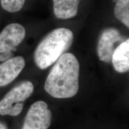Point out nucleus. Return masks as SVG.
Here are the masks:
<instances>
[{
	"instance_id": "7",
	"label": "nucleus",
	"mask_w": 129,
	"mask_h": 129,
	"mask_svg": "<svg viewBox=\"0 0 129 129\" xmlns=\"http://www.w3.org/2000/svg\"><path fill=\"white\" fill-rule=\"evenodd\" d=\"M25 66L22 56L11 57L0 64V87L6 86L20 74Z\"/></svg>"
},
{
	"instance_id": "5",
	"label": "nucleus",
	"mask_w": 129,
	"mask_h": 129,
	"mask_svg": "<svg viewBox=\"0 0 129 129\" xmlns=\"http://www.w3.org/2000/svg\"><path fill=\"white\" fill-rule=\"evenodd\" d=\"M52 114L44 101H39L30 106L22 129H48L51 124Z\"/></svg>"
},
{
	"instance_id": "9",
	"label": "nucleus",
	"mask_w": 129,
	"mask_h": 129,
	"mask_svg": "<svg viewBox=\"0 0 129 129\" xmlns=\"http://www.w3.org/2000/svg\"><path fill=\"white\" fill-rule=\"evenodd\" d=\"M53 10L57 18L68 19L75 17L78 13L81 0H53Z\"/></svg>"
},
{
	"instance_id": "1",
	"label": "nucleus",
	"mask_w": 129,
	"mask_h": 129,
	"mask_svg": "<svg viewBox=\"0 0 129 129\" xmlns=\"http://www.w3.org/2000/svg\"><path fill=\"white\" fill-rule=\"evenodd\" d=\"M79 75L80 63L76 57L72 53H64L55 62L47 77L44 89L53 98H72L78 91Z\"/></svg>"
},
{
	"instance_id": "3",
	"label": "nucleus",
	"mask_w": 129,
	"mask_h": 129,
	"mask_svg": "<svg viewBox=\"0 0 129 129\" xmlns=\"http://www.w3.org/2000/svg\"><path fill=\"white\" fill-rule=\"evenodd\" d=\"M33 91V84L29 81L16 85L0 101V115H19L23 110L24 102Z\"/></svg>"
},
{
	"instance_id": "11",
	"label": "nucleus",
	"mask_w": 129,
	"mask_h": 129,
	"mask_svg": "<svg viewBox=\"0 0 129 129\" xmlns=\"http://www.w3.org/2000/svg\"><path fill=\"white\" fill-rule=\"evenodd\" d=\"M26 0H1V5L5 10L10 13H16L23 7Z\"/></svg>"
},
{
	"instance_id": "8",
	"label": "nucleus",
	"mask_w": 129,
	"mask_h": 129,
	"mask_svg": "<svg viewBox=\"0 0 129 129\" xmlns=\"http://www.w3.org/2000/svg\"><path fill=\"white\" fill-rule=\"evenodd\" d=\"M129 40L122 42L115 48L112 56V64L118 72L124 73L129 69Z\"/></svg>"
},
{
	"instance_id": "2",
	"label": "nucleus",
	"mask_w": 129,
	"mask_h": 129,
	"mask_svg": "<svg viewBox=\"0 0 129 129\" xmlns=\"http://www.w3.org/2000/svg\"><path fill=\"white\" fill-rule=\"evenodd\" d=\"M73 41V32L69 29L53 30L37 46L34 53L35 63L41 69L47 68L70 48Z\"/></svg>"
},
{
	"instance_id": "4",
	"label": "nucleus",
	"mask_w": 129,
	"mask_h": 129,
	"mask_svg": "<svg viewBox=\"0 0 129 129\" xmlns=\"http://www.w3.org/2000/svg\"><path fill=\"white\" fill-rule=\"evenodd\" d=\"M25 29L20 24L8 25L0 33V61L12 57L13 53L25 38Z\"/></svg>"
},
{
	"instance_id": "12",
	"label": "nucleus",
	"mask_w": 129,
	"mask_h": 129,
	"mask_svg": "<svg viewBox=\"0 0 129 129\" xmlns=\"http://www.w3.org/2000/svg\"><path fill=\"white\" fill-rule=\"evenodd\" d=\"M0 129H8L7 125L2 122H0Z\"/></svg>"
},
{
	"instance_id": "6",
	"label": "nucleus",
	"mask_w": 129,
	"mask_h": 129,
	"mask_svg": "<svg viewBox=\"0 0 129 129\" xmlns=\"http://www.w3.org/2000/svg\"><path fill=\"white\" fill-rule=\"evenodd\" d=\"M121 39L120 32L115 28L105 29L100 36L98 46V57L101 61L109 63L111 61L114 46Z\"/></svg>"
},
{
	"instance_id": "10",
	"label": "nucleus",
	"mask_w": 129,
	"mask_h": 129,
	"mask_svg": "<svg viewBox=\"0 0 129 129\" xmlns=\"http://www.w3.org/2000/svg\"><path fill=\"white\" fill-rule=\"evenodd\" d=\"M114 15L116 19L129 27V0H115Z\"/></svg>"
}]
</instances>
